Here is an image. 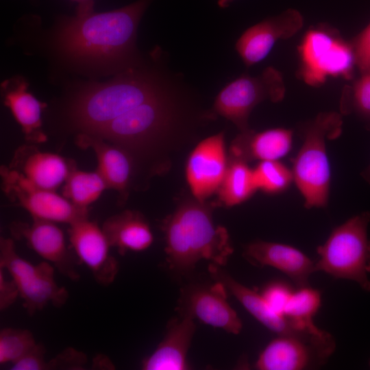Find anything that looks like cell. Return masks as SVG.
Instances as JSON below:
<instances>
[{"instance_id":"cell-6","label":"cell","mask_w":370,"mask_h":370,"mask_svg":"<svg viewBox=\"0 0 370 370\" xmlns=\"http://www.w3.org/2000/svg\"><path fill=\"white\" fill-rule=\"evenodd\" d=\"M171 103L163 92L114 119L90 136L134 154L146 153L167 130L173 118Z\"/></svg>"},{"instance_id":"cell-3","label":"cell","mask_w":370,"mask_h":370,"mask_svg":"<svg viewBox=\"0 0 370 370\" xmlns=\"http://www.w3.org/2000/svg\"><path fill=\"white\" fill-rule=\"evenodd\" d=\"M162 92L152 76L129 71L108 82L91 84L82 89L70 105L69 119L79 134L92 135Z\"/></svg>"},{"instance_id":"cell-26","label":"cell","mask_w":370,"mask_h":370,"mask_svg":"<svg viewBox=\"0 0 370 370\" xmlns=\"http://www.w3.org/2000/svg\"><path fill=\"white\" fill-rule=\"evenodd\" d=\"M321 304L320 291L308 286L294 291L285 309L284 315L298 330L312 333L323 330L315 325L313 318Z\"/></svg>"},{"instance_id":"cell-10","label":"cell","mask_w":370,"mask_h":370,"mask_svg":"<svg viewBox=\"0 0 370 370\" xmlns=\"http://www.w3.org/2000/svg\"><path fill=\"white\" fill-rule=\"evenodd\" d=\"M4 192L12 201L25 208L33 219L64 223L69 225L88 218L87 208L73 204L64 197L39 188L11 168L1 169Z\"/></svg>"},{"instance_id":"cell-2","label":"cell","mask_w":370,"mask_h":370,"mask_svg":"<svg viewBox=\"0 0 370 370\" xmlns=\"http://www.w3.org/2000/svg\"><path fill=\"white\" fill-rule=\"evenodd\" d=\"M217 206L190 199L164 221L166 260L171 271L188 273L201 260L226 264L234 249L227 230L214 223L212 212Z\"/></svg>"},{"instance_id":"cell-29","label":"cell","mask_w":370,"mask_h":370,"mask_svg":"<svg viewBox=\"0 0 370 370\" xmlns=\"http://www.w3.org/2000/svg\"><path fill=\"white\" fill-rule=\"evenodd\" d=\"M37 343L27 329L3 328L0 332V364L12 363L29 352Z\"/></svg>"},{"instance_id":"cell-31","label":"cell","mask_w":370,"mask_h":370,"mask_svg":"<svg viewBox=\"0 0 370 370\" xmlns=\"http://www.w3.org/2000/svg\"><path fill=\"white\" fill-rule=\"evenodd\" d=\"M293 290L282 281H273L260 293L266 303L275 312L283 314Z\"/></svg>"},{"instance_id":"cell-17","label":"cell","mask_w":370,"mask_h":370,"mask_svg":"<svg viewBox=\"0 0 370 370\" xmlns=\"http://www.w3.org/2000/svg\"><path fill=\"white\" fill-rule=\"evenodd\" d=\"M209 273L213 281L222 284L227 291L233 295L242 306L259 322L278 336H308L318 333L304 332L297 329L283 314L273 310L257 293L234 280L222 267L210 264Z\"/></svg>"},{"instance_id":"cell-8","label":"cell","mask_w":370,"mask_h":370,"mask_svg":"<svg viewBox=\"0 0 370 370\" xmlns=\"http://www.w3.org/2000/svg\"><path fill=\"white\" fill-rule=\"evenodd\" d=\"M300 75L311 86L322 84L329 76H352L356 59L352 45L321 29L309 30L299 47Z\"/></svg>"},{"instance_id":"cell-24","label":"cell","mask_w":370,"mask_h":370,"mask_svg":"<svg viewBox=\"0 0 370 370\" xmlns=\"http://www.w3.org/2000/svg\"><path fill=\"white\" fill-rule=\"evenodd\" d=\"M54 272L51 264L47 261L40 262L36 273L18 288L23 306L29 315L41 310L48 304L58 308L66 302L69 293L56 283Z\"/></svg>"},{"instance_id":"cell-32","label":"cell","mask_w":370,"mask_h":370,"mask_svg":"<svg viewBox=\"0 0 370 370\" xmlns=\"http://www.w3.org/2000/svg\"><path fill=\"white\" fill-rule=\"evenodd\" d=\"M45 348L41 343H36L29 352L12 363V370H46L47 361L45 359Z\"/></svg>"},{"instance_id":"cell-35","label":"cell","mask_w":370,"mask_h":370,"mask_svg":"<svg viewBox=\"0 0 370 370\" xmlns=\"http://www.w3.org/2000/svg\"><path fill=\"white\" fill-rule=\"evenodd\" d=\"M0 267V309L4 310L12 305L20 297L19 289L16 282L11 278L8 280Z\"/></svg>"},{"instance_id":"cell-1","label":"cell","mask_w":370,"mask_h":370,"mask_svg":"<svg viewBox=\"0 0 370 370\" xmlns=\"http://www.w3.org/2000/svg\"><path fill=\"white\" fill-rule=\"evenodd\" d=\"M151 1L138 0L111 11L65 18L56 35L59 50L78 63L127 66L134 54L139 22Z\"/></svg>"},{"instance_id":"cell-34","label":"cell","mask_w":370,"mask_h":370,"mask_svg":"<svg viewBox=\"0 0 370 370\" xmlns=\"http://www.w3.org/2000/svg\"><path fill=\"white\" fill-rule=\"evenodd\" d=\"M356 64L361 73L370 71V23L356 38L352 45Z\"/></svg>"},{"instance_id":"cell-33","label":"cell","mask_w":370,"mask_h":370,"mask_svg":"<svg viewBox=\"0 0 370 370\" xmlns=\"http://www.w3.org/2000/svg\"><path fill=\"white\" fill-rule=\"evenodd\" d=\"M87 362L86 355L73 348H67L47 361V369H82Z\"/></svg>"},{"instance_id":"cell-18","label":"cell","mask_w":370,"mask_h":370,"mask_svg":"<svg viewBox=\"0 0 370 370\" xmlns=\"http://www.w3.org/2000/svg\"><path fill=\"white\" fill-rule=\"evenodd\" d=\"M293 132L286 128H273L262 132L249 129L232 140L228 158L247 163L253 161L279 160L292 148Z\"/></svg>"},{"instance_id":"cell-28","label":"cell","mask_w":370,"mask_h":370,"mask_svg":"<svg viewBox=\"0 0 370 370\" xmlns=\"http://www.w3.org/2000/svg\"><path fill=\"white\" fill-rule=\"evenodd\" d=\"M252 169L258 190L267 194L282 193L293 182L292 170L279 160L258 162Z\"/></svg>"},{"instance_id":"cell-38","label":"cell","mask_w":370,"mask_h":370,"mask_svg":"<svg viewBox=\"0 0 370 370\" xmlns=\"http://www.w3.org/2000/svg\"><path fill=\"white\" fill-rule=\"evenodd\" d=\"M234 0H218L217 3L221 8H225L228 7Z\"/></svg>"},{"instance_id":"cell-5","label":"cell","mask_w":370,"mask_h":370,"mask_svg":"<svg viewBox=\"0 0 370 370\" xmlns=\"http://www.w3.org/2000/svg\"><path fill=\"white\" fill-rule=\"evenodd\" d=\"M370 212L355 215L335 227L317 248V271L352 280L370 291V239L367 227Z\"/></svg>"},{"instance_id":"cell-21","label":"cell","mask_w":370,"mask_h":370,"mask_svg":"<svg viewBox=\"0 0 370 370\" xmlns=\"http://www.w3.org/2000/svg\"><path fill=\"white\" fill-rule=\"evenodd\" d=\"M1 86L4 104L21 125L25 138L35 143L45 141L47 137L42 130L41 114L47 104L28 92V84L21 77L7 79Z\"/></svg>"},{"instance_id":"cell-36","label":"cell","mask_w":370,"mask_h":370,"mask_svg":"<svg viewBox=\"0 0 370 370\" xmlns=\"http://www.w3.org/2000/svg\"><path fill=\"white\" fill-rule=\"evenodd\" d=\"M77 4L76 14L82 15L88 14L93 10L94 0H73Z\"/></svg>"},{"instance_id":"cell-16","label":"cell","mask_w":370,"mask_h":370,"mask_svg":"<svg viewBox=\"0 0 370 370\" xmlns=\"http://www.w3.org/2000/svg\"><path fill=\"white\" fill-rule=\"evenodd\" d=\"M244 258L256 267H272L287 275L297 288L308 286L316 272L315 262L298 249L286 244L256 241L245 245Z\"/></svg>"},{"instance_id":"cell-23","label":"cell","mask_w":370,"mask_h":370,"mask_svg":"<svg viewBox=\"0 0 370 370\" xmlns=\"http://www.w3.org/2000/svg\"><path fill=\"white\" fill-rule=\"evenodd\" d=\"M101 228L110 245L122 256L127 251H144L153 241L148 223L134 211L126 210L108 218Z\"/></svg>"},{"instance_id":"cell-13","label":"cell","mask_w":370,"mask_h":370,"mask_svg":"<svg viewBox=\"0 0 370 370\" xmlns=\"http://www.w3.org/2000/svg\"><path fill=\"white\" fill-rule=\"evenodd\" d=\"M69 226L70 242L77 258L89 269L99 284H111L118 274L119 263L110 254L111 246L102 228L88 218Z\"/></svg>"},{"instance_id":"cell-4","label":"cell","mask_w":370,"mask_h":370,"mask_svg":"<svg viewBox=\"0 0 370 370\" xmlns=\"http://www.w3.org/2000/svg\"><path fill=\"white\" fill-rule=\"evenodd\" d=\"M343 120L335 112L319 113L304 131V141L293 161V182L306 208L327 206L331 180L327 140L339 136Z\"/></svg>"},{"instance_id":"cell-15","label":"cell","mask_w":370,"mask_h":370,"mask_svg":"<svg viewBox=\"0 0 370 370\" xmlns=\"http://www.w3.org/2000/svg\"><path fill=\"white\" fill-rule=\"evenodd\" d=\"M304 19L295 9H287L246 29L238 39L235 49L247 66L264 60L277 41L287 39L302 27Z\"/></svg>"},{"instance_id":"cell-7","label":"cell","mask_w":370,"mask_h":370,"mask_svg":"<svg viewBox=\"0 0 370 370\" xmlns=\"http://www.w3.org/2000/svg\"><path fill=\"white\" fill-rule=\"evenodd\" d=\"M284 95L281 73L267 67L256 77L243 75L225 86L215 98L212 113L230 121L244 132L249 129L248 119L257 105L266 100L281 101Z\"/></svg>"},{"instance_id":"cell-37","label":"cell","mask_w":370,"mask_h":370,"mask_svg":"<svg viewBox=\"0 0 370 370\" xmlns=\"http://www.w3.org/2000/svg\"><path fill=\"white\" fill-rule=\"evenodd\" d=\"M361 175L370 185V164L362 172Z\"/></svg>"},{"instance_id":"cell-14","label":"cell","mask_w":370,"mask_h":370,"mask_svg":"<svg viewBox=\"0 0 370 370\" xmlns=\"http://www.w3.org/2000/svg\"><path fill=\"white\" fill-rule=\"evenodd\" d=\"M31 224L14 222L10 231L16 238L23 240L27 245L58 271L73 281L80 276L76 262L69 251L62 230L56 223L33 219Z\"/></svg>"},{"instance_id":"cell-25","label":"cell","mask_w":370,"mask_h":370,"mask_svg":"<svg viewBox=\"0 0 370 370\" xmlns=\"http://www.w3.org/2000/svg\"><path fill=\"white\" fill-rule=\"evenodd\" d=\"M258 190L248 163L228 158L225 176L217 192V204L233 207L248 200Z\"/></svg>"},{"instance_id":"cell-20","label":"cell","mask_w":370,"mask_h":370,"mask_svg":"<svg viewBox=\"0 0 370 370\" xmlns=\"http://www.w3.org/2000/svg\"><path fill=\"white\" fill-rule=\"evenodd\" d=\"M194 319L181 316L168 325L166 333L156 350L142 362L144 370L189 369L187 353L195 332Z\"/></svg>"},{"instance_id":"cell-19","label":"cell","mask_w":370,"mask_h":370,"mask_svg":"<svg viewBox=\"0 0 370 370\" xmlns=\"http://www.w3.org/2000/svg\"><path fill=\"white\" fill-rule=\"evenodd\" d=\"M11 169L36 186L54 190L66 181L73 169L59 155L42 152L33 146H23L15 152Z\"/></svg>"},{"instance_id":"cell-30","label":"cell","mask_w":370,"mask_h":370,"mask_svg":"<svg viewBox=\"0 0 370 370\" xmlns=\"http://www.w3.org/2000/svg\"><path fill=\"white\" fill-rule=\"evenodd\" d=\"M342 109L344 112L354 110L370 130V71L361 73L354 83L350 97L344 99Z\"/></svg>"},{"instance_id":"cell-12","label":"cell","mask_w":370,"mask_h":370,"mask_svg":"<svg viewBox=\"0 0 370 370\" xmlns=\"http://www.w3.org/2000/svg\"><path fill=\"white\" fill-rule=\"evenodd\" d=\"M228 164L224 132L199 142L187 159L185 177L193 197L201 201L217 193Z\"/></svg>"},{"instance_id":"cell-11","label":"cell","mask_w":370,"mask_h":370,"mask_svg":"<svg viewBox=\"0 0 370 370\" xmlns=\"http://www.w3.org/2000/svg\"><path fill=\"white\" fill-rule=\"evenodd\" d=\"M177 309L180 316L238 334L243 328L241 319L227 301V290L220 282L193 284L181 291Z\"/></svg>"},{"instance_id":"cell-22","label":"cell","mask_w":370,"mask_h":370,"mask_svg":"<svg viewBox=\"0 0 370 370\" xmlns=\"http://www.w3.org/2000/svg\"><path fill=\"white\" fill-rule=\"evenodd\" d=\"M75 141L79 147H90L95 151L98 162L97 171L103 177L108 188L124 193L132 173V156L116 145L87 134H78Z\"/></svg>"},{"instance_id":"cell-39","label":"cell","mask_w":370,"mask_h":370,"mask_svg":"<svg viewBox=\"0 0 370 370\" xmlns=\"http://www.w3.org/2000/svg\"><path fill=\"white\" fill-rule=\"evenodd\" d=\"M369 367H370V361H369Z\"/></svg>"},{"instance_id":"cell-27","label":"cell","mask_w":370,"mask_h":370,"mask_svg":"<svg viewBox=\"0 0 370 370\" xmlns=\"http://www.w3.org/2000/svg\"><path fill=\"white\" fill-rule=\"evenodd\" d=\"M108 188L106 181L97 171L87 172L73 168L63 188L65 198L81 208H87Z\"/></svg>"},{"instance_id":"cell-9","label":"cell","mask_w":370,"mask_h":370,"mask_svg":"<svg viewBox=\"0 0 370 370\" xmlns=\"http://www.w3.org/2000/svg\"><path fill=\"white\" fill-rule=\"evenodd\" d=\"M335 347L333 336L326 331L308 336L280 335L262 351L255 367L260 370L317 369L328 361Z\"/></svg>"}]
</instances>
